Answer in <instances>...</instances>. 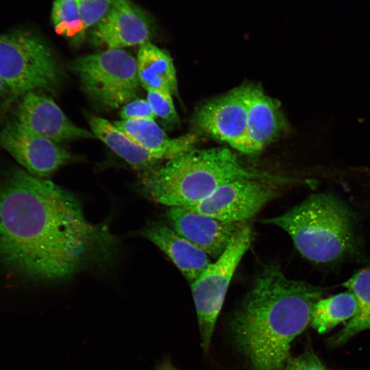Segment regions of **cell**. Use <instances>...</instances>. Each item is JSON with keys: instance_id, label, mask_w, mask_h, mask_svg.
I'll return each instance as SVG.
<instances>
[{"instance_id": "cell-1", "label": "cell", "mask_w": 370, "mask_h": 370, "mask_svg": "<svg viewBox=\"0 0 370 370\" xmlns=\"http://www.w3.org/2000/svg\"><path fill=\"white\" fill-rule=\"evenodd\" d=\"M114 237L88 221L79 199L17 169L0 184V258L34 279H68L106 251Z\"/></svg>"}, {"instance_id": "cell-2", "label": "cell", "mask_w": 370, "mask_h": 370, "mask_svg": "<svg viewBox=\"0 0 370 370\" xmlns=\"http://www.w3.org/2000/svg\"><path fill=\"white\" fill-rule=\"evenodd\" d=\"M325 289L287 278L266 265L234 312L230 332L251 370H285L291 344L310 323Z\"/></svg>"}, {"instance_id": "cell-3", "label": "cell", "mask_w": 370, "mask_h": 370, "mask_svg": "<svg viewBox=\"0 0 370 370\" xmlns=\"http://www.w3.org/2000/svg\"><path fill=\"white\" fill-rule=\"evenodd\" d=\"M241 178L283 181L243 166L227 147L190 149L145 171L138 189L146 198L169 207H188L225 183Z\"/></svg>"}, {"instance_id": "cell-4", "label": "cell", "mask_w": 370, "mask_h": 370, "mask_svg": "<svg viewBox=\"0 0 370 370\" xmlns=\"http://www.w3.org/2000/svg\"><path fill=\"white\" fill-rule=\"evenodd\" d=\"M262 222L284 230L298 251L314 262L337 261L354 254L358 247L351 212L330 194L313 195L285 213Z\"/></svg>"}, {"instance_id": "cell-5", "label": "cell", "mask_w": 370, "mask_h": 370, "mask_svg": "<svg viewBox=\"0 0 370 370\" xmlns=\"http://www.w3.org/2000/svg\"><path fill=\"white\" fill-rule=\"evenodd\" d=\"M60 71L50 48L26 32L0 35V78L16 95L56 85Z\"/></svg>"}, {"instance_id": "cell-6", "label": "cell", "mask_w": 370, "mask_h": 370, "mask_svg": "<svg viewBox=\"0 0 370 370\" xmlns=\"http://www.w3.org/2000/svg\"><path fill=\"white\" fill-rule=\"evenodd\" d=\"M74 69L86 93L105 107L114 109L125 105L138 91L136 59L122 49L80 57Z\"/></svg>"}, {"instance_id": "cell-7", "label": "cell", "mask_w": 370, "mask_h": 370, "mask_svg": "<svg viewBox=\"0 0 370 370\" xmlns=\"http://www.w3.org/2000/svg\"><path fill=\"white\" fill-rule=\"evenodd\" d=\"M251 240V227L245 224L223 253L190 283L201 347L204 353H207L210 348L216 323L231 280L242 258L250 247Z\"/></svg>"}, {"instance_id": "cell-8", "label": "cell", "mask_w": 370, "mask_h": 370, "mask_svg": "<svg viewBox=\"0 0 370 370\" xmlns=\"http://www.w3.org/2000/svg\"><path fill=\"white\" fill-rule=\"evenodd\" d=\"M278 182L241 178L225 183L202 201L186 207L221 221L244 223L279 195Z\"/></svg>"}, {"instance_id": "cell-9", "label": "cell", "mask_w": 370, "mask_h": 370, "mask_svg": "<svg viewBox=\"0 0 370 370\" xmlns=\"http://www.w3.org/2000/svg\"><path fill=\"white\" fill-rule=\"evenodd\" d=\"M0 145L28 173L46 178L67 164L71 155L56 143L23 127L15 120L0 132Z\"/></svg>"}, {"instance_id": "cell-10", "label": "cell", "mask_w": 370, "mask_h": 370, "mask_svg": "<svg viewBox=\"0 0 370 370\" xmlns=\"http://www.w3.org/2000/svg\"><path fill=\"white\" fill-rule=\"evenodd\" d=\"M197 127L247 154V110L242 86L205 103L197 112Z\"/></svg>"}, {"instance_id": "cell-11", "label": "cell", "mask_w": 370, "mask_h": 370, "mask_svg": "<svg viewBox=\"0 0 370 370\" xmlns=\"http://www.w3.org/2000/svg\"><path fill=\"white\" fill-rule=\"evenodd\" d=\"M15 121L26 129L56 143L95 138L91 131L72 123L52 99L35 91L23 95L16 111Z\"/></svg>"}, {"instance_id": "cell-12", "label": "cell", "mask_w": 370, "mask_h": 370, "mask_svg": "<svg viewBox=\"0 0 370 370\" xmlns=\"http://www.w3.org/2000/svg\"><path fill=\"white\" fill-rule=\"evenodd\" d=\"M167 217L177 233L214 259L245 224L221 221L186 207H170Z\"/></svg>"}, {"instance_id": "cell-13", "label": "cell", "mask_w": 370, "mask_h": 370, "mask_svg": "<svg viewBox=\"0 0 370 370\" xmlns=\"http://www.w3.org/2000/svg\"><path fill=\"white\" fill-rule=\"evenodd\" d=\"M151 34L149 18L130 0H115L91 31L93 42L108 49L142 45L149 42Z\"/></svg>"}, {"instance_id": "cell-14", "label": "cell", "mask_w": 370, "mask_h": 370, "mask_svg": "<svg viewBox=\"0 0 370 370\" xmlns=\"http://www.w3.org/2000/svg\"><path fill=\"white\" fill-rule=\"evenodd\" d=\"M247 110V154L260 151L280 134L284 121L278 101L256 85L242 86Z\"/></svg>"}, {"instance_id": "cell-15", "label": "cell", "mask_w": 370, "mask_h": 370, "mask_svg": "<svg viewBox=\"0 0 370 370\" xmlns=\"http://www.w3.org/2000/svg\"><path fill=\"white\" fill-rule=\"evenodd\" d=\"M140 234L160 249L190 283L212 262L203 250L161 222L149 223Z\"/></svg>"}, {"instance_id": "cell-16", "label": "cell", "mask_w": 370, "mask_h": 370, "mask_svg": "<svg viewBox=\"0 0 370 370\" xmlns=\"http://www.w3.org/2000/svg\"><path fill=\"white\" fill-rule=\"evenodd\" d=\"M91 132L132 167L147 171L173 157L169 153L146 149L137 144L109 121L99 116L89 118Z\"/></svg>"}, {"instance_id": "cell-17", "label": "cell", "mask_w": 370, "mask_h": 370, "mask_svg": "<svg viewBox=\"0 0 370 370\" xmlns=\"http://www.w3.org/2000/svg\"><path fill=\"white\" fill-rule=\"evenodd\" d=\"M113 124L140 146L152 151L169 153L173 158L191 149L197 140L195 135L189 134L171 138L154 120H121Z\"/></svg>"}, {"instance_id": "cell-18", "label": "cell", "mask_w": 370, "mask_h": 370, "mask_svg": "<svg viewBox=\"0 0 370 370\" xmlns=\"http://www.w3.org/2000/svg\"><path fill=\"white\" fill-rule=\"evenodd\" d=\"M136 65L140 85L147 91L161 90L172 95L177 93L176 72L167 52L147 42L140 45Z\"/></svg>"}, {"instance_id": "cell-19", "label": "cell", "mask_w": 370, "mask_h": 370, "mask_svg": "<svg viewBox=\"0 0 370 370\" xmlns=\"http://www.w3.org/2000/svg\"><path fill=\"white\" fill-rule=\"evenodd\" d=\"M343 286L355 296L358 309L355 315L328 340L330 347L345 345L362 331L370 330V262L355 273Z\"/></svg>"}, {"instance_id": "cell-20", "label": "cell", "mask_w": 370, "mask_h": 370, "mask_svg": "<svg viewBox=\"0 0 370 370\" xmlns=\"http://www.w3.org/2000/svg\"><path fill=\"white\" fill-rule=\"evenodd\" d=\"M357 309L356 299L351 291L321 298L314 306L310 324L317 333L323 334L349 321Z\"/></svg>"}, {"instance_id": "cell-21", "label": "cell", "mask_w": 370, "mask_h": 370, "mask_svg": "<svg viewBox=\"0 0 370 370\" xmlns=\"http://www.w3.org/2000/svg\"><path fill=\"white\" fill-rule=\"evenodd\" d=\"M51 20L59 35L75 42L81 41L85 36L86 30L75 0H54Z\"/></svg>"}, {"instance_id": "cell-22", "label": "cell", "mask_w": 370, "mask_h": 370, "mask_svg": "<svg viewBox=\"0 0 370 370\" xmlns=\"http://www.w3.org/2000/svg\"><path fill=\"white\" fill-rule=\"evenodd\" d=\"M86 31L96 25L108 13L115 0H75Z\"/></svg>"}, {"instance_id": "cell-23", "label": "cell", "mask_w": 370, "mask_h": 370, "mask_svg": "<svg viewBox=\"0 0 370 370\" xmlns=\"http://www.w3.org/2000/svg\"><path fill=\"white\" fill-rule=\"evenodd\" d=\"M147 100L156 116L169 123H177L179 118L173 104L172 95L161 90L147 91Z\"/></svg>"}, {"instance_id": "cell-24", "label": "cell", "mask_w": 370, "mask_h": 370, "mask_svg": "<svg viewBox=\"0 0 370 370\" xmlns=\"http://www.w3.org/2000/svg\"><path fill=\"white\" fill-rule=\"evenodd\" d=\"M285 370H333L327 367L309 346L297 356H290Z\"/></svg>"}, {"instance_id": "cell-25", "label": "cell", "mask_w": 370, "mask_h": 370, "mask_svg": "<svg viewBox=\"0 0 370 370\" xmlns=\"http://www.w3.org/2000/svg\"><path fill=\"white\" fill-rule=\"evenodd\" d=\"M122 120L146 119L154 120L156 115L145 99H135L125 103L120 111Z\"/></svg>"}, {"instance_id": "cell-26", "label": "cell", "mask_w": 370, "mask_h": 370, "mask_svg": "<svg viewBox=\"0 0 370 370\" xmlns=\"http://www.w3.org/2000/svg\"><path fill=\"white\" fill-rule=\"evenodd\" d=\"M156 370H179L171 362L170 358H165L157 366Z\"/></svg>"}, {"instance_id": "cell-27", "label": "cell", "mask_w": 370, "mask_h": 370, "mask_svg": "<svg viewBox=\"0 0 370 370\" xmlns=\"http://www.w3.org/2000/svg\"><path fill=\"white\" fill-rule=\"evenodd\" d=\"M8 89L3 82L0 78V97L4 92V91Z\"/></svg>"}]
</instances>
